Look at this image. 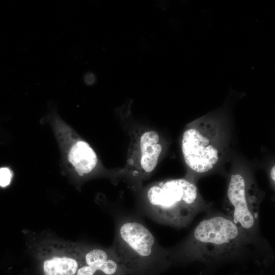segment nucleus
<instances>
[{
    "label": "nucleus",
    "instance_id": "1",
    "mask_svg": "<svg viewBox=\"0 0 275 275\" xmlns=\"http://www.w3.org/2000/svg\"><path fill=\"white\" fill-rule=\"evenodd\" d=\"M126 274L148 275L171 259L148 228L131 216L119 219L109 246Z\"/></svg>",
    "mask_w": 275,
    "mask_h": 275
},
{
    "label": "nucleus",
    "instance_id": "2",
    "mask_svg": "<svg viewBox=\"0 0 275 275\" xmlns=\"http://www.w3.org/2000/svg\"><path fill=\"white\" fill-rule=\"evenodd\" d=\"M196 185L184 178L155 183L145 190L143 211L159 223L182 228L200 211Z\"/></svg>",
    "mask_w": 275,
    "mask_h": 275
},
{
    "label": "nucleus",
    "instance_id": "3",
    "mask_svg": "<svg viewBox=\"0 0 275 275\" xmlns=\"http://www.w3.org/2000/svg\"><path fill=\"white\" fill-rule=\"evenodd\" d=\"M261 196L255 183L239 174L231 175L226 208L229 217L246 237L256 240Z\"/></svg>",
    "mask_w": 275,
    "mask_h": 275
},
{
    "label": "nucleus",
    "instance_id": "4",
    "mask_svg": "<svg viewBox=\"0 0 275 275\" xmlns=\"http://www.w3.org/2000/svg\"><path fill=\"white\" fill-rule=\"evenodd\" d=\"M133 141L123 176L138 189L156 167L162 147L159 134L152 130L143 131Z\"/></svg>",
    "mask_w": 275,
    "mask_h": 275
},
{
    "label": "nucleus",
    "instance_id": "5",
    "mask_svg": "<svg viewBox=\"0 0 275 275\" xmlns=\"http://www.w3.org/2000/svg\"><path fill=\"white\" fill-rule=\"evenodd\" d=\"M208 132L199 125L187 128L182 135L181 148L184 161L197 173L210 171L219 159L214 138Z\"/></svg>",
    "mask_w": 275,
    "mask_h": 275
},
{
    "label": "nucleus",
    "instance_id": "6",
    "mask_svg": "<svg viewBox=\"0 0 275 275\" xmlns=\"http://www.w3.org/2000/svg\"><path fill=\"white\" fill-rule=\"evenodd\" d=\"M81 260L85 264L78 268L76 275H126L109 247L87 251Z\"/></svg>",
    "mask_w": 275,
    "mask_h": 275
},
{
    "label": "nucleus",
    "instance_id": "7",
    "mask_svg": "<svg viewBox=\"0 0 275 275\" xmlns=\"http://www.w3.org/2000/svg\"><path fill=\"white\" fill-rule=\"evenodd\" d=\"M68 160L80 176L90 173L98 161L93 149L88 143L81 140L73 144L69 152Z\"/></svg>",
    "mask_w": 275,
    "mask_h": 275
},
{
    "label": "nucleus",
    "instance_id": "8",
    "mask_svg": "<svg viewBox=\"0 0 275 275\" xmlns=\"http://www.w3.org/2000/svg\"><path fill=\"white\" fill-rule=\"evenodd\" d=\"M77 259L70 257H54L44 261V275H74L78 269Z\"/></svg>",
    "mask_w": 275,
    "mask_h": 275
},
{
    "label": "nucleus",
    "instance_id": "9",
    "mask_svg": "<svg viewBox=\"0 0 275 275\" xmlns=\"http://www.w3.org/2000/svg\"><path fill=\"white\" fill-rule=\"evenodd\" d=\"M12 177V173L7 168H0V186L5 187L8 185Z\"/></svg>",
    "mask_w": 275,
    "mask_h": 275
},
{
    "label": "nucleus",
    "instance_id": "10",
    "mask_svg": "<svg viewBox=\"0 0 275 275\" xmlns=\"http://www.w3.org/2000/svg\"><path fill=\"white\" fill-rule=\"evenodd\" d=\"M85 80L87 83L92 84L95 81V78L94 75L88 73L85 75Z\"/></svg>",
    "mask_w": 275,
    "mask_h": 275
},
{
    "label": "nucleus",
    "instance_id": "11",
    "mask_svg": "<svg viewBox=\"0 0 275 275\" xmlns=\"http://www.w3.org/2000/svg\"><path fill=\"white\" fill-rule=\"evenodd\" d=\"M270 177L272 181H273V182H274V180H275V166H273L272 167L270 170Z\"/></svg>",
    "mask_w": 275,
    "mask_h": 275
}]
</instances>
